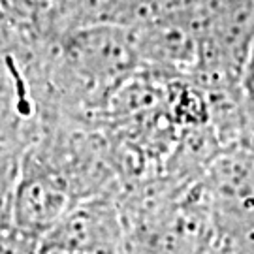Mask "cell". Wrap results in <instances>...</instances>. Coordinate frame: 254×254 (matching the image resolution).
I'll return each instance as SVG.
<instances>
[{"label": "cell", "mask_w": 254, "mask_h": 254, "mask_svg": "<svg viewBox=\"0 0 254 254\" xmlns=\"http://www.w3.org/2000/svg\"><path fill=\"white\" fill-rule=\"evenodd\" d=\"M38 241L23 236L13 224L0 230V254H36Z\"/></svg>", "instance_id": "8992f818"}, {"label": "cell", "mask_w": 254, "mask_h": 254, "mask_svg": "<svg viewBox=\"0 0 254 254\" xmlns=\"http://www.w3.org/2000/svg\"><path fill=\"white\" fill-rule=\"evenodd\" d=\"M77 203L79 198L68 179L44 156L27 147L21 153L11 201L13 228L40 243V239Z\"/></svg>", "instance_id": "6da1fadb"}, {"label": "cell", "mask_w": 254, "mask_h": 254, "mask_svg": "<svg viewBox=\"0 0 254 254\" xmlns=\"http://www.w3.org/2000/svg\"><path fill=\"white\" fill-rule=\"evenodd\" d=\"M36 254H125V249L87 245V243L63 241V239L44 236L36 247Z\"/></svg>", "instance_id": "277c9868"}, {"label": "cell", "mask_w": 254, "mask_h": 254, "mask_svg": "<svg viewBox=\"0 0 254 254\" xmlns=\"http://www.w3.org/2000/svg\"><path fill=\"white\" fill-rule=\"evenodd\" d=\"M32 89L15 57L0 63V149L25 151L40 132Z\"/></svg>", "instance_id": "7a4b0ae2"}, {"label": "cell", "mask_w": 254, "mask_h": 254, "mask_svg": "<svg viewBox=\"0 0 254 254\" xmlns=\"http://www.w3.org/2000/svg\"><path fill=\"white\" fill-rule=\"evenodd\" d=\"M239 92H241V100L245 106L249 123L254 125V40L249 51H247L245 63L241 68V77H239Z\"/></svg>", "instance_id": "5b68a950"}, {"label": "cell", "mask_w": 254, "mask_h": 254, "mask_svg": "<svg viewBox=\"0 0 254 254\" xmlns=\"http://www.w3.org/2000/svg\"><path fill=\"white\" fill-rule=\"evenodd\" d=\"M23 151L0 149V230L11 224V201Z\"/></svg>", "instance_id": "3957f363"}]
</instances>
